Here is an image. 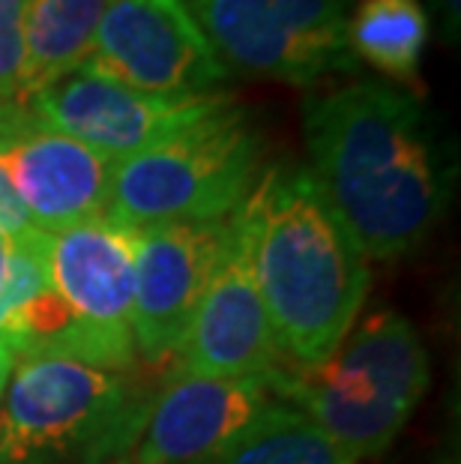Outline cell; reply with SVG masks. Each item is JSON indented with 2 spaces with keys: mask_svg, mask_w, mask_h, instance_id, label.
Wrapping results in <instances>:
<instances>
[{
  "mask_svg": "<svg viewBox=\"0 0 461 464\" xmlns=\"http://www.w3.org/2000/svg\"><path fill=\"white\" fill-rule=\"evenodd\" d=\"M303 138L309 171L362 258H405L426 243L449 204L453 171L417 96L384 82L309 96Z\"/></svg>",
  "mask_w": 461,
  "mask_h": 464,
  "instance_id": "obj_1",
  "label": "cell"
},
{
  "mask_svg": "<svg viewBox=\"0 0 461 464\" xmlns=\"http://www.w3.org/2000/svg\"><path fill=\"white\" fill-rule=\"evenodd\" d=\"M273 335L288 362L315 365L354 327L369 266L306 165H270L237 207Z\"/></svg>",
  "mask_w": 461,
  "mask_h": 464,
  "instance_id": "obj_2",
  "label": "cell"
},
{
  "mask_svg": "<svg viewBox=\"0 0 461 464\" xmlns=\"http://www.w3.org/2000/svg\"><path fill=\"white\" fill-rule=\"evenodd\" d=\"M150 404L132 369L22 360L0 399V464H130Z\"/></svg>",
  "mask_w": 461,
  "mask_h": 464,
  "instance_id": "obj_3",
  "label": "cell"
},
{
  "mask_svg": "<svg viewBox=\"0 0 461 464\" xmlns=\"http://www.w3.org/2000/svg\"><path fill=\"white\" fill-rule=\"evenodd\" d=\"M282 401L293 404L354 459L380 456L428 390V353L405 314L380 309L315 365L284 360Z\"/></svg>",
  "mask_w": 461,
  "mask_h": 464,
  "instance_id": "obj_4",
  "label": "cell"
},
{
  "mask_svg": "<svg viewBox=\"0 0 461 464\" xmlns=\"http://www.w3.org/2000/svg\"><path fill=\"white\" fill-rule=\"evenodd\" d=\"M264 135L234 102L111 168L105 216L126 228L222 219L261 177Z\"/></svg>",
  "mask_w": 461,
  "mask_h": 464,
  "instance_id": "obj_5",
  "label": "cell"
},
{
  "mask_svg": "<svg viewBox=\"0 0 461 464\" xmlns=\"http://www.w3.org/2000/svg\"><path fill=\"white\" fill-rule=\"evenodd\" d=\"M231 72L309 87L354 72L351 0H183Z\"/></svg>",
  "mask_w": 461,
  "mask_h": 464,
  "instance_id": "obj_6",
  "label": "cell"
},
{
  "mask_svg": "<svg viewBox=\"0 0 461 464\" xmlns=\"http://www.w3.org/2000/svg\"><path fill=\"white\" fill-rule=\"evenodd\" d=\"M27 105L52 130L120 162L231 108L234 96L225 91L198 96L141 93L82 63L36 87Z\"/></svg>",
  "mask_w": 461,
  "mask_h": 464,
  "instance_id": "obj_7",
  "label": "cell"
},
{
  "mask_svg": "<svg viewBox=\"0 0 461 464\" xmlns=\"http://www.w3.org/2000/svg\"><path fill=\"white\" fill-rule=\"evenodd\" d=\"M84 63L156 96L216 93L231 78L183 0H108Z\"/></svg>",
  "mask_w": 461,
  "mask_h": 464,
  "instance_id": "obj_8",
  "label": "cell"
},
{
  "mask_svg": "<svg viewBox=\"0 0 461 464\" xmlns=\"http://www.w3.org/2000/svg\"><path fill=\"white\" fill-rule=\"evenodd\" d=\"M231 216L168 222L139 231L135 246L132 342L150 362L178 357L201 294L228 243Z\"/></svg>",
  "mask_w": 461,
  "mask_h": 464,
  "instance_id": "obj_9",
  "label": "cell"
},
{
  "mask_svg": "<svg viewBox=\"0 0 461 464\" xmlns=\"http://www.w3.org/2000/svg\"><path fill=\"white\" fill-rule=\"evenodd\" d=\"M0 168L39 231L57 234L105 213L114 162L52 130L22 100L0 102Z\"/></svg>",
  "mask_w": 461,
  "mask_h": 464,
  "instance_id": "obj_10",
  "label": "cell"
},
{
  "mask_svg": "<svg viewBox=\"0 0 461 464\" xmlns=\"http://www.w3.org/2000/svg\"><path fill=\"white\" fill-rule=\"evenodd\" d=\"M282 362L284 353L273 335L258 282H255L240 213L234 210L228 243L192 314L171 374L255 378V374L276 372Z\"/></svg>",
  "mask_w": 461,
  "mask_h": 464,
  "instance_id": "obj_11",
  "label": "cell"
},
{
  "mask_svg": "<svg viewBox=\"0 0 461 464\" xmlns=\"http://www.w3.org/2000/svg\"><path fill=\"white\" fill-rule=\"evenodd\" d=\"M276 372L255 378L168 374L130 464H219L261 413L282 401Z\"/></svg>",
  "mask_w": 461,
  "mask_h": 464,
  "instance_id": "obj_12",
  "label": "cell"
},
{
  "mask_svg": "<svg viewBox=\"0 0 461 464\" xmlns=\"http://www.w3.org/2000/svg\"><path fill=\"white\" fill-rule=\"evenodd\" d=\"M135 246L139 231L105 213L52 234V288L70 303L78 318L93 324L96 330L132 335Z\"/></svg>",
  "mask_w": 461,
  "mask_h": 464,
  "instance_id": "obj_13",
  "label": "cell"
},
{
  "mask_svg": "<svg viewBox=\"0 0 461 464\" xmlns=\"http://www.w3.org/2000/svg\"><path fill=\"white\" fill-rule=\"evenodd\" d=\"M108 0H27L22 100L36 87L82 66L93 48Z\"/></svg>",
  "mask_w": 461,
  "mask_h": 464,
  "instance_id": "obj_14",
  "label": "cell"
},
{
  "mask_svg": "<svg viewBox=\"0 0 461 464\" xmlns=\"http://www.w3.org/2000/svg\"><path fill=\"white\" fill-rule=\"evenodd\" d=\"M428 34V9L423 0H360L348 18L351 54L405 84L419 78Z\"/></svg>",
  "mask_w": 461,
  "mask_h": 464,
  "instance_id": "obj_15",
  "label": "cell"
},
{
  "mask_svg": "<svg viewBox=\"0 0 461 464\" xmlns=\"http://www.w3.org/2000/svg\"><path fill=\"white\" fill-rule=\"evenodd\" d=\"M219 464H357L318 422L288 401L270 404Z\"/></svg>",
  "mask_w": 461,
  "mask_h": 464,
  "instance_id": "obj_16",
  "label": "cell"
},
{
  "mask_svg": "<svg viewBox=\"0 0 461 464\" xmlns=\"http://www.w3.org/2000/svg\"><path fill=\"white\" fill-rule=\"evenodd\" d=\"M24 4L27 0H0V102L22 100Z\"/></svg>",
  "mask_w": 461,
  "mask_h": 464,
  "instance_id": "obj_17",
  "label": "cell"
},
{
  "mask_svg": "<svg viewBox=\"0 0 461 464\" xmlns=\"http://www.w3.org/2000/svg\"><path fill=\"white\" fill-rule=\"evenodd\" d=\"M0 228H4L9 237H18V234L34 228L31 213L24 210V204L15 195L13 183H9L4 168H0Z\"/></svg>",
  "mask_w": 461,
  "mask_h": 464,
  "instance_id": "obj_18",
  "label": "cell"
},
{
  "mask_svg": "<svg viewBox=\"0 0 461 464\" xmlns=\"http://www.w3.org/2000/svg\"><path fill=\"white\" fill-rule=\"evenodd\" d=\"M440 13V22H444L447 36L458 39V24H461V0H431Z\"/></svg>",
  "mask_w": 461,
  "mask_h": 464,
  "instance_id": "obj_19",
  "label": "cell"
},
{
  "mask_svg": "<svg viewBox=\"0 0 461 464\" xmlns=\"http://www.w3.org/2000/svg\"><path fill=\"white\" fill-rule=\"evenodd\" d=\"M9 264H13V237H9L4 228H0V291L6 288Z\"/></svg>",
  "mask_w": 461,
  "mask_h": 464,
  "instance_id": "obj_20",
  "label": "cell"
},
{
  "mask_svg": "<svg viewBox=\"0 0 461 464\" xmlns=\"http://www.w3.org/2000/svg\"><path fill=\"white\" fill-rule=\"evenodd\" d=\"M13 369H15V357H13V351H9L6 344H0V399H4V390H6L9 374H13Z\"/></svg>",
  "mask_w": 461,
  "mask_h": 464,
  "instance_id": "obj_21",
  "label": "cell"
}]
</instances>
